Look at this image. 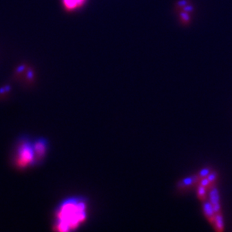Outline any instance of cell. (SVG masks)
I'll return each mask as SVG.
<instances>
[{"label": "cell", "mask_w": 232, "mask_h": 232, "mask_svg": "<svg viewBox=\"0 0 232 232\" xmlns=\"http://www.w3.org/2000/svg\"><path fill=\"white\" fill-rule=\"evenodd\" d=\"M87 217V201L83 197H72L61 201L55 210L54 226L59 231L77 229Z\"/></svg>", "instance_id": "obj_1"}, {"label": "cell", "mask_w": 232, "mask_h": 232, "mask_svg": "<svg viewBox=\"0 0 232 232\" xmlns=\"http://www.w3.org/2000/svg\"><path fill=\"white\" fill-rule=\"evenodd\" d=\"M15 162L17 167L20 168L34 165L37 162L32 142L30 141L27 138H21L18 141L16 149Z\"/></svg>", "instance_id": "obj_2"}, {"label": "cell", "mask_w": 232, "mask_h": 232, "mask_svg": "<svg viewBox=\"0 0 232 232\" xmlns=\"http://www.w3.org/2000/svg\"><path fill=\"white\" fill-rule=\"evenodd\" d=\"M36 162H39L45 156L48 148V143L44 138H38L32 142Z\"/></svg>", "instance_id": "obj_3"}, {"label": "cell", "mask_w": 232, "mask_h": 232, "mask_svg": "<svg viewBox=\"0 0 232 232\" xmlns=\"http://www.w3.org/2000/svg\"><path fill=\"white\" fill-rule=\"evenodd\" d=\"M87 0H63V4L67 11H74L81 8Z\"/></svg>", "instance_id": "obj_4"}, {"label": "cell", "mask_w": 232, "mask_h": 232, "mask_svg": "<svg viewBox=\"0 0 232 232\" xmlns=\"http://www.w3.org/2000/svg\"><path fill=\"white\" fill-rule=\"evenodd\" d=\"M203 207H204V212L205 215L207 217V219L211 222V224L214 226V225H215V213L213 210V207L212 204L210 203V202L205 201L204 203V204H203Z\"/></svg>", "instance_id": "obj_5"}, {"label": "cell", "mask_w": 232, "mask_h": 232, "mask_svg": "<svg viewBox=\"0 0 232 232\" xmlns=\"http://www.w3.org/2000/svg\"><path fill=\"white\" fill-rule=\"evenodd\" d=\"M210 201L212 204L214 209H219L220 207L219 204V195L216 189H211L210 192Z\"/></svg>", "instance_id": "obj_6"}, {"label": "cell", "mask_w": 232, "mask_h": 232, "mask_svg": "<svg viewBox=\"0 0 232 232\" xmlns=\"http://www.w3.org/2000/svg\"><path fill=\"white\" fill-rule=\"evenodd\" d=\"M199 179L201 178H200L198 174L194 175L192 177H187V178H185L181 181H180L178 186L180 188H184V187H186V186H191V185L194 184V183H196L198 181Z\"/></svg>", "instance_id": "obj_7"}, {"label": "cell", "mask_w": 232, "mask_h": 232, "mask_svg": "<svg viewBox=\"0 0 232 232\" xmlns=\"http://www.w3.org/2000/svg\"><path fill=\"white\" fill-rule=\"evenodd\" d=\"M214 226L215 227V229L218 231H223V228H224V225H223V221H222V216L221 213H215V225Z\"/></svg>", "instance_id": "obj_8"}, {"label": "cell", "mask_w": 232, "mask_h": 232, "mask_svg": "<svg viewBox=\"0 0 232 232\" xmlns=\"http://www.w3.org/2000/svg\"><path fill=\"white\" fill-rule=\"evenodd\" d=\"M206 187L199 184L198 188V196L201 200H204L206 196Z\"/></svg>", "instance_id": "obj_9"}, {"label": "cell", "mask_w": 232, "mask_h": 232, "mask_svg": "<svg viewBox=\"0 0 232 232\" xmlns=\"http://www.w3.org/2000/svg\"><path fill=\"white\" fill-rule=\"evenodd\" d=\"M210 173V170L209 168H204L199 172L198 175L200 178H204V177H207L209 175V173Z\"/></svg>", "instance_id": "obj_10"}, {"label": "cell", "mask_w": 232, "mask_h": 232, "mask_svg": "<svg viewBox=\"0 0 232 232\" xmlns=\"http://www.w3.org/2000/svg\"><path fill=\"white\" fill-rule=\"evenodd\" d=\"M207 177L208 178V180L210 181V182H212L213 183V182H214V180L216 179V173H215V172H210Z\"/></svg>", "instance_id": "obj_11"}]
</instances>
